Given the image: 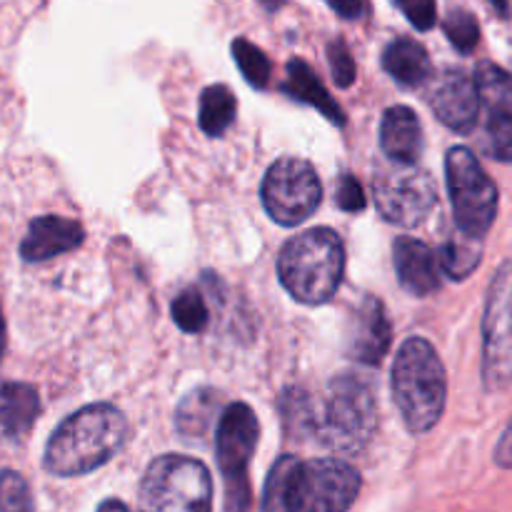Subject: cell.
<instances>
[{
  "instance_id": "cell-32",
  "label": "cell",
  "mask_w": 512,
  "mask_h": 512,
  "mask_svg": "<svg viewBox=\"0 0 512 512\" xmlns=\"http://www.w3.org/2000/svg\"><path fill=\"white\" fill-rule=\"evenodd\" d=\"M335 200H338L340 210L345 213H360L365 210V190L353 175H343L338 180V190H335Z\"/></svg>"
},
{
  "instance_id": "cell-9",
  "label": "cell",
  "mask_w": 512,
  "mask_h": 512,
  "mask_svg": "<svg viewBox=\"0 0 512 512\" xmlns=\"http://www.w3.org/2000/svg\"><path fill=\"white\" fill-rule=\"evenodd\" d=\"M360 493V475L343 460L298 463L290 483L288 512H348Z\"/></svg>"
},
{
  "instance_id": "cell-2",
  "label": "cell",
  "mask_w": 512,
  "mask_h": 512,
  "mask_svg": "<svg viewBox=\"0 0 512 512\" xmlns=\"http://www.w3.org/2000/svg\"><path fill=\"white\" fill-rule=\"evenodd\" d=\"M345 273V248L335 230L315 228L288 240L280 250L283 288L305 305H323L338 293Z\"/></svg>"
},
{
  "instance_id": "cell-29",
  "label": "cell",
  "mask_w": 512,
  "mask_h": 512,
  "mask_svg": "<svg viewBox=\"0 0 512 512\" xmlns=\"http://www.w3.org/2000/svg\"><path fill=\"white\" fill-rule=\"evenodd\" d=\"M0 512H33L28 483L15 470H0Z\"/></svg>"
},
{
  "instance_id": "cell-37",
  "label": "cell",
  "mask_w": 512,
  "mask_h": 512,
  "mask_svg": "<svg viewBox=\"0 0 512 512\" xmlns=\"http://www.w3.org/2000/svg\"><path fill=\"white\" fill-rule=\"evenodd\" d=\"M260 5H263L265 10H268V13H275V10H280L285 5V0H258Z\"/></svg>"
},
{
  "instance_id": "cell-33",
  "label": "cell",
  "mask_w": 512,
  "mask_h": 512,
  "mask_svg": "<svg viewBox=\"0 0 512 512\" xmlns=\"http://www.w3.org/2000/svg\"><path fill=\"white\" fill-rule=\"evenodd\" d=\"M495 463H498L500 468L512 470V420L508 428L503 430V435H500L498 445H495Z\"/></svg>"
},
{
  "instance_id": "cell-3",
  "label": "cell",
  "mask_w": 512,
  "mask_h": 512,
  "mask_svg": "<svg viewBox=\"0 0 512 512\" xmlns=\"http://www.w3.org/2000/svg\"><path fill=\"white\" fill-rule=\"evenodd\" d=\"M393 395L410 433H428L443 418L448 380L443 360L428 340L408 338L400 345L393 365Z\"/></svg>"
},
{
  "instance_id": "cell-27",
  "label": "cell",
  "mask_w": 512,
  "mask_h": 512,
  "mask_svg": "<svg viewBox=\"0 0 512 512\" xmlns=\"http://www.w3.org/2000/svg\"><path fill=\"white\" fill-rule=\"evenodd\" d=\"M218 403V400L213 398V393H193L188 400H185V405L180 408V415H178V425H180V433L183 435H203L205 430H208L210 425V418L215 415L213 405Z\"/></svg>"
},
{
  "instance_id": "cell-23",
  "label": "cell",
  "mask_w": 512,
  "mask_h": 512,
  "mask_svg": "<svg viewBox=\"0 0 512 512\" xmlns=\"http://www.w3.org/2000/svg\"><path fill=\"white\" fill-rule=\"evenodd\" d=\"M300 460L293 455H283L278 463L273 465L265 483L263 495V512H288V498H290V483H293V473L298 468Z\"/></svg>"
},
{
  "instance_id": "cell-24",
  "label": "cell",
  "mask_w": 512,
  "mask_h": 512,
  "mask_svg": "<svg viewBox=\"0 0 512 512\" xmlns=\"http://www.w3.org/2000/svg\"><path fill=\"white\" fill-rule=\"evenodd\" d=\"M233 58L235 63H238L243 78L248 80L253 88H265V85H268L273 68H270L268 55H265L258 45H253L245 38L233 40Z\"/></svg>"
},
{
  "instance_id": "cell-1",
  "label": "cell",
  "mask_w": 512,
  "mask_h": 512,
  "mask_svg": "<svg viewBox=\"0 0 512 512\" xmlns=\"http://www.w3.org/2000/svg\"><path fill=\"white\" fill-rule=\"evenodd\" d=\"M128 438V423L108 403L88 405L58 425L45 448V470L58 478L93 473L108 463Z\"/></svg>"
},
{
  "instance_id": "cell-6",
  "label": "cell",
  "mask_w": 512,
  "mask_h": 512,
  "mask_svg": "<svg viewBox=\"0 0 512 512\" xmlns=\"http://www.w3.org/2000/svg\"><path fill=\"white\" fill-rule=\"evenodd\" d=\"M258 435L260 423L250 405L233 403L220 413L215 445H218V463L225 480V508L228 512H248L253 505L248 465L255 448H258Z\"/></svg>"
},
{
  "instance_id": "cell-10",
  "label": "cell",
  "mask_w": 512,
  "mask_h": 512,
  "mask_svg": "<svg viewBox=\"0 0 512 512\" xmlns=\"http://www.w3.org/2000/svg\"><path fill=\"white\" fill-rule=\"evenodd\" d=\"M373 193L380 215L403 228L423 223L438 198L433 178L418 165L405 163L383 165L373 180Z\"/></svg>"
},
{
  "instance_id": "cell-18",
  "label": "cell",
  "mask_w": 512,
  "mask_h": 512,
  "mask_svg": "<svg viewBox=\"0 0 512 512\" xmlns=\"http://www.w3.org/2000/svg\"><path fill=\"white\" fill-rule=\"evenodd\" d=\"M283 88H285V93L293 95V98H298V100H303V103L318 108L320 113H323L328 120H333V123H338V125L345 123V113L338 108V103L330 98V93L325 90V85L320 83V78L313 73V70H310V65L305 63V60H300V58L290 60L288 80H285Z\"/></svg>"
},
{
  "instance_id": "cell-4",
  "label": "cell",
  "mask_w": 512,
  "mask_h": 512,
  "mask_svg": "<svg viewBox=\"0 0 512 512\" xmlns=\"http://www.w3.org/2000/svg\"><path fill=\"white\" fill-rule=\"evenodd\" d=\"M375 395L368 380L340 375L330 383L323 408L310 413V433L320 445L338 453H355L375 430Z\"/></svg>"
},
{
  "instance_id": "cell-15",
  "label": "cell",
  "mask_w": 512,
  "mask_h": 512,
  "mask_svg": "<svg viewBox=\"0 0 512 512\" xmlns=\"http://www.w3.org/2000/svg\"><path fill=\"white\" fill-rule=\"evenodd\" d=\"M380 148L388 155L390 163H418L423 153V128L418 115L405 105L388 108L380 123Z\"/></svg>"
},
{
  "instance_id": "cell-14",
  "label": "cell",
  "mask_w": 512,
  "mask_h": 512,
  "mask_svg": "<svg viewBox=\"0 0 512 512\" xmlns=\"http://www.w3.org/2000/svg\"><path fill=\"white\" fill-rule=\"evenodd\" d=\"M395 270H398L400 285L410 295H433L440 290V265L438 255L425 243L415 238H400L393 248Z\"/></svg>"
},
{
  "instance_id": "cell-36",
  "label": "cell",
  "mask_w": 512,
  "mask_h": 512,
  "mask_svg": "<svg viewBox=\"0 0 512 512\" xmlns=\"http://www.w3.org/2000/svg\"><path fill=\"white\" fill-rule=\"evenodd\" d=\"M490 5H493V8L498 10L503 18H508V15H510V0H490Z\"/></svg>"
},
{
  "instance_id": "cell-31",
  "label": "cell",
  "mask_w": 512,
  "mask_h": 512,
  "mask_svg": "<svg viewBox=\"0 0 512 512\" xmlns=\"http://www.w3.org/2000/svg\"><path fill=\"white\" fill-rule=\"evenodd\" d=\"M395 5L410 20L413 28L423 30V33L435 28V20H438V3L435 0H395Z\"/></svg>"
},
{
  "instance_id": "cell-8",
  "label": "cell",
  "mask_w": 512,
  "mask_h": 512,
  "mask_svg": "<svg viewBox=\"0 0 512 512\" xmlns=\"http://www.w3.org/2000/svg\"><path fill=\"white\" fill-rule=\"evenodd\" d=\"M483 385L488 393L512 385V263L500 265L485 300Z\"/></svg>"
},
{
  "instance_id": "cell-12",
  "label": "cell",
  "mask_w": 512,
  "mask_h": 512,
  "mask_svg": "<svg viewBox=\"0 0 512 512\" xmlns=\"http://www.w3.org/2000/svg\"><path fill=\"white\" fill-rule=\"evenodd\" d=\"M428 98L440 123H445L455 133H470L478 123V88H475V80L463 70H445L440 78L433 80Z\"/></svg>"
},
{
  "instance_id": "cell-21",
  "label": "cell",
  "mask_w": 512,
  "mask_h": 512,
  "mask_svg": "<svg viewBox=\"0 0 512 512\" xmlns=\"http://www.w3.org/2000/svg\"><path fill=\"white\" fill-rule=\"evenodd\" d=\"M473 80L480 105L488 108V115L512 113V75L508 70L495 63H480Z\"/></svg>"
},
{
  "instance_id": "cell-7",
  "label": "cell",
  "mask_w": 512,
  "mask_h": 512,
  "mask_svg": "<svg viewBox=\"0 0 512 512\" xmlns=\"http://www.w3.org/2000/svg\"><path fill=\"white\" fill-rule=\"evenodd\" d=\"M445 175L458 230L468 238L483 240L498 215V188L493 178L468 148L450 150L445 158Z\"/></svg>"
},
{
  "instance_id": "cell-13",
  "label": "cell",
  "mask_w": 512,
  "mask_h": 512,
  "mask_svg": "<svg viewBox=\"0 0 512 512\" xmlns=\"http://www.w3.org/2000/svg\"><path fill=\"white\" fill-rule=\"evenodd\" d=\"M83 238V225L75 223V220L60 218V215H43V218H35L30 223L28 233L20 243V255L28 263H40V260L70 253L83 243Z\"/></svg>"
},
{
  "instance_id": "cell-25",
  "label": "cell",
  "mask_w": 512,
  "mask_h": 512,
  "mask_svg": "<svg viewBox=\"0 0 512 512\" xmlns=\"http://www.w3.org/2000/svg\"><path fill=\"white\" fill-rule=\"evenodd\" d=\"M443 30L458 53L468 55L478 48L480 25H478V18H475L473 13H468V10H463V8L450 10L448 18H445V23H443Z\"/></svg>"
},
{
  "instance_id": "cell-16",
  "label": "cell",
  "mask_w": 512,
  "mask_h": 512,
  "mask_svg": "<svg viewBox=\"0 0 512 512\" xmlns=\"http://www.w3.org/2000/svg\"><path fill=\"white\" fill-rule=\"evenodd\" d=\"M390 348V323L380 300H368L350 325L348 350L355 360L365 365H375L385 358Z\"/></svg>"
},
{
  "instance_id": "cell-20",
  "label": "cell",
  "mask_w": 512,
  "mask_h": 512,
  "mask_svg": "<svg viewBox=\"0 0 512 512\" xmlns=\"http://www.w3.org/2000/svg\"><path fill=\"white\" fill-rule=\"evenodd\" d=\"M435 255H438L440 273H445L453 280H465L468 275H473L478 270L480 258H483V240L468 238V235H463L458 230V235L445 240L440 253Z\"/></svg>"
},
{
  "instance_id": "cell-26",
  "label": "cell",
  "mask_w": 512,
  "mask_h": 512,
  "mask_svg": "<svg viewBox=\"0 0 512 512\" xmlns=\"http://www.w3.org/2000/svg\"><path fill=\"white\" fill-rule=\"evenodd\" d=\"M173 320L180 330L185 333H203L205 325H208V305H205L203 295L195 293V290H183L178 298L173 300Z\"/></svg>"
},
{
  "instance_id": "cell-11",
  "label": "cell",
  "mask_w": 512,
  "mask_h": 512,
  "mask_svg": "<svg viewBox=\"0 0 512 512\" xmlns=\"http://www.w3.org/2000/svg\"><path fill=\"white\" fill-rule=\"evenodd\" d=\"M323 198V185L310 163L283 158L265 173L263 205L280 225H298L315 213Z\"/></svg>"
},
{
  "instance_id": "cell-28",
  "label": "cell",
  "mask_w": 512,
  "mask_h": 512,
  "mask_svg": "<svg viewBox=\"0 0 512 512\" xmlns=\"http://www.w3.org/2000/svg\"><path fill=\"white\" fill-rule=\"evenodd\" d=\"M483 148L490 158L512 163V113L488 115Z\"/></svg>"
},
{
  "instance_id": "cell-38",
  "label": "cell",
  "mask_w": 512,
  "mask_h": 512,
  "mask_svg": "<svg viewBox=\"0 0 512 512\" xmlns=\"http://www.w3.org/2000/svg\"><path fill=\"white\" fill-rule=\"evenodd\" d=\"M3 350H5V318H3V310H0V358H3Z\"/></svg>"
},
{
  "instance_id": "cell-19",
  "label": "cell",
  "mask_w": 512,
  "mask_h": 512,
  "mask_svg": "<svg viewBox=\"0 0 512 512\" xmlns=\"http://www.w3.org/2000/svg\"><path fill=\"white\" fill-rule=\"evenodd\" d=\"M38 393L25 383L0 385V428L8 435H23L38 418Z\"/></svg>"
},
{
  "instance_id": "cell-34",
  "label": "cell",
  "mask_w": 512,
  "mask_h": 512,
  "mask_svg": "<svg viewBox=\"0 0 512 512\" xmlns=\"http://www.w3.org/2000/svg\"><path fill=\"white\" fill-rule=\"evenodd\" d=\"M340 18L345 20H358L360 15L365 13V3L363 0H325Z\"/></svg>"
},
{
  "instance_id": "cell-30",
  "label": "cell",
  "mask_w": 512,
  "mask_h": 512,
  "mask_svg": "<svg viewBox=\"0 0 512 512\" xmlns=\"http://www.w3.org/2000/svg\"><path fill=\"white\" fill-rule=\"evenodd\" d=\"M328 63L338 88H350L355 83V60L350 55L345 40L338 38L328 45Z\"/></svg>"
},
{
  "instance_id": "cell-17",
  "label": "cell",
  "mask_w": 512,
  "mask_h": 512,
  "mask_svg": "<svg viewBox=\"0 0 512 512\" xmlns=\"http://www.w3.org/2000/svg\"><path fill=\"white\" fill-rule=\"evenodd\" d=\"M383 68L405 88L428 83L433 73L428 50L410 38H395L393 43H388V48L383 50Z\"/></svg>"
},
{
  "instance_id": "cell-22",
  "label": "cell",
  "mask_w": 512,
  "mask_h": 512,
  "mask_svg": "<svg viewBox=\"0 0 512 512\" xmlns=\"http://www.w3.org/2000/svg\"><path fill=\"white\" fill-rule=\"evenodd\" d=\"M235 113H238V103H235V95L230 93L228 85H210L200 95V128L203 133L223 135L225 130L233 125Z\"/></svg>"
},
{
  "instance_id": "cell-35",
  "label": "cell",
  "mask_w": 512,
  "mask_h": 512,
  "mask_svg": "<svg viewBox=\"0 0 512 512\" xmlns=\"http://www.w3.org/2000/svg\"><path fill=\"white\" fill-rule=\"evenodd\" d=\"M98 512H130V510L125 508L120 500H105V503L98 508Z\"/></svg>"
},
{
  "instance_id": "cell-5",
  "label": "cell",
  "mask_w": 512,
  "mask_h": 512,
  "mask_svg": "<svg viewBox=\"0 0 512 512\" xmlns=\"http://www.w3.org/2000/svg\"><path fill=\"white\" fill-rule=\"evenodd\" d=\"M213 483L200 460L163 455L140 485V512H210Z\"/></svg>"
}]
</instances>
